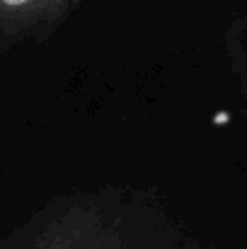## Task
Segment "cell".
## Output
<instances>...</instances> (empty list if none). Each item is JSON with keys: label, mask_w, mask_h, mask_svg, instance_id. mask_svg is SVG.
I'll return each mask as SVG.
<instances>
[{"label": "cell", "mask_w": 247, "mask_h": 249, "mask_svg": "<svg viewBox=\"0 0 247 249\" xmlns=\"http://www.w3.org/2000/svg\"><path fill=\"white\" fill-rule=\"evenodd\" d=\"M82 0H0V53L51 36Z\"/></svg>", "instance_id": "1"}, {"label": "cell", "mask_w": 247, "mask_h": 249, "mask_svg": "<svg viewBox=\"0 0 247 249\" xmlns=\"http://www.w3.org/2000/svg\"><path fill=\"white\" fill-rule=\"evenodd\" d=\"M226 51H228L235 80H238V89H240V97H243V109H245L247 116V5L230 22V27L226 32Z\"/></svg>", "instance_id": "2"}]
</instances>
